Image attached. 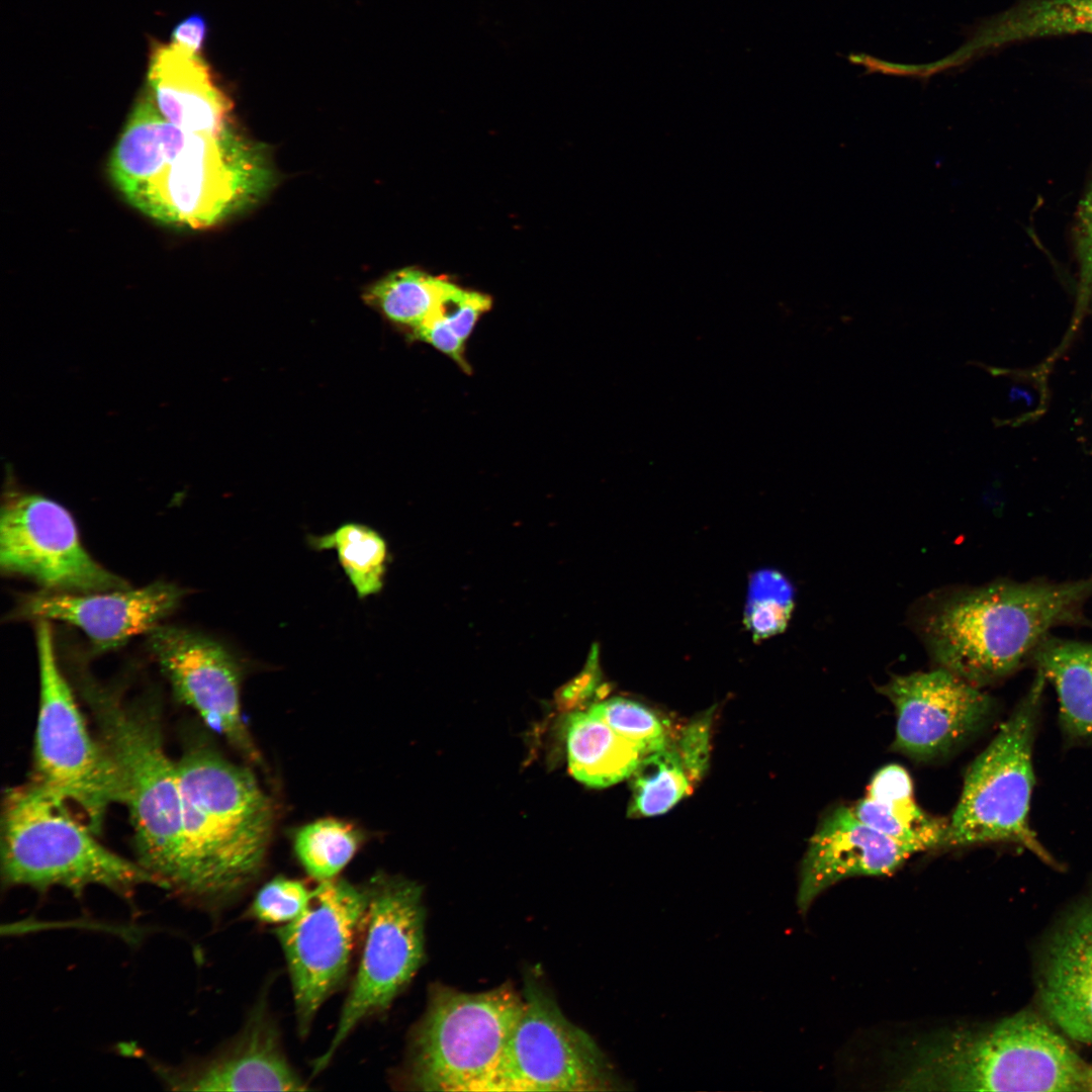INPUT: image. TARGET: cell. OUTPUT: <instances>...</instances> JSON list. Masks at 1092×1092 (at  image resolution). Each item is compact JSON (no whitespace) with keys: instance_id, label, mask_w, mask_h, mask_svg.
Instances as JSON below:
<instances>
[{"instance_id":"obj_12","label":"cell","mask_w":1092,"mask_h":1092,"mask_svg":"<svg viewBox=\"0 0 1092 1092\" xmlns=\"http://www.w3.org/2000/svg\"><path fill=\"white\" fill-rule=\"evenodd\" d=\"M367 907L366 886L332 879L312 890L308 906L297 918L276 928L301 1036L308 1033L322 1005L345 981Z\"/></svg>"},{"instance_id":"obj_36","label":"cell","mask_w":1092,"mask_h":1092,"mask_svg":"<svg viewBox=\"0 0 1092 1092\" xmlns=\"http://www.w3.org/2000/svg\"><path fill=\"white\" fill-rule=\"evenodd\" d=\"M1088 1089H1092V1070L1091 1069H1089Z\"/></svg>"},{"instance_id":"obj_29","label":"cell","mask_w":1092,"mask_h":1092,"mask_svg":"<svg viewBox=\"0 0 1092 1092\" xmlns=\"http://www.w3.org/2000/svg\"><path fill=\"white\" fill-rule=\"evenodd\" d=\"M356 829L341 820L320 819L301 827L294 849L305 872L318 882L335 879L359 846Z\"/></svg>"},{"instance_id":"obj_30","label":"cell","mask_w":1092,"mask_h":1092,"mask_svg":"<svg viewBox=\"0 0 1092 1092\" xmlns=\"http://www.w3.org/2000/svg\"><path fill=\"white\" fill-rule=\"evenodd\" d=\"M794 609V588L780 572L763 569L749 581L744 624L753 639H765L783 632Z\"/></svg>"},{"instance_id":"obj_33","label":"cell","mask_w":1092,"mask_h":1092,"mask_svg":"<svg viewBox=\"0 0 1092 1092\" xmlns=\"http://www.w3.org/2000/svg\"><path fill=\"white\" fill-rule=\"evenodd\" d=\"M711 712L674 732L672 743L698 783L708 769L711 740Z\"/></svg>"},{"instance_id":"obj_15","label":"cell","mask_w":1092,"mask_h":1092,"mask_svg":"<svg viewBox=\"0 0 1092 1092\" xmlns=\"http://www.w3.org/2000/svg\"><path fill=\"white\" fill-rule=\"evenodd\" d=\"M148 647L176 696L245 756L259 753L241 715L240 668L218 642L176 626L158 625Z\"/></svg>"},{"instance_id":"obj_26","label":"cell","mask_w":1092,"mask_h":1092,"mask_svg":"<svg viewBox=\"0 0 1092 1092\" xmlns=\"http://www.w3.org/2000/svg\"><path fill=\"white\" fill-rule=\"evenodd\" d=\"M451 283L417 268H402L373 284L364 298L391 322L413 330L432 314Z\"/></svg>"},{"instance_id":"obj_37","label":"cell","mask_w":1092,"mask_h":1092,"mask_svg":"<svg viewBox=\"0 0 1092 1092\" xmlns=\"http://www.w3.org/2000/svg\"><path fill=\"white\" fill-rule=\"evenodd\" d=\"M1089 303H1091V307H1092V298H1091V300H1090V302H1089Z\"/></svg>"},{"instance_id":"obj_31","label":"cell","mask_w":1092,"mask_h":1092,"mask_svg":"<svg viewBox=\"0 0 1092 1092\" xmlns=\"http://www.w3.org/2000/svg\"><path fill=\"white\" fill-rule=\"evenodd\" d=\"M589 710L643 755L663 748L675 732L668 720L630 699L611 698L593 705Z\"/></svg>"},{"instance_id":"obj_1","label":"cell","mask_w":1092,"mask_h":1092,"mask_svg":"<svg viewBox=\"0 0 1092 1092\" xmlns=\"http://www.w3.org/2000/svg\"><path fill=\"white\" fill-rule=\"evenodd\" d=\"M110 177L147 216L171 225H213L255 201L268 187L261 149L232 126L192 132L168 121L146 90L109 159Z\"/></svg>"},{"instance_id":"obj_13","label":"cell","mask_w":1092,"mask_h":1092,"mask_svg":"<svg viewBox=\"0 0 1092 1092\" xmlns=\"http://www.w3.org/2000/svg\"><path fill=\"white\" fill-rule=\"evenodd\" d=\"M0 566L44 590L87 594L130 587L86 551L63 506L16 488L7 491L1 508Z\"/></svg>"},{"instance_id":"obj_9","label":"cell","mask_w":1092,"mask_h":1092,"mask_svg":"<svg viewBox=\"0 0 1092 1092\" xmlns=\"http://www.w3.org/2000/svg\"><path fill=\"white\" fill-rule=\"evenodd\" d=\"M39 703L32 780L77 807L98 832L107 810L123 803L117 768L99 737L90 733L58 663L50 622L36 624Z\"/></svg>"},{"instance_id":"obj_4","label":"cell","mask_w":1092,"mask_h":1092,"mask_svg":"<svg viewBox=\"0 0 1092 1092\" xmlns=\"http://www.w3.org/2000/svg\"><path fill=\"white\" fill-rule=\"evenodd\" d=\"M1089 1069L1045 1021L1021 1012L981 1029L958 1028L909 1051L901 1091H1079Z\"/></svg>"},{"instance_id":"obj_27","label":"cell","mask_w":1092,"mask_h":1092,"mask_svg":"<svg viewBox=\"0 0 1092 1092\" xmlns=\"http://www.w3.org/2000/svg\"><path fill=\"white\" fill-rule=\"evenodd\" d=\"M317 550L335 549L358 598L379 593L383 586L388 550L385 540L374 529L347 523L324 536L310 537Z\"/></svg>"},{"instance_id":"obj_32","label":"cell","mask_w":1092,"mask_h":1092,"mask_svg":"<svg viewBox=\"0 0 1092 1092\" xmlns=\"http://www.w3.org/2000/svg\"><path fill=\"white\" fill-rule=\"evenodd\" d=\"M312 896L303 883L277 877L265 884L250 907L251 917L265 923L285 924L297 918Z\"/></svg>"},{"instance_id":"obj_35","label":"cell","mask_w":1092,"mask_h":1092,"mask_svg":"<svg viewBox=\"0 0 1092 1092\" xmlns=\"http://www.w3.org/2000/svg\"><path fill=\"white\" fill-rule=\"evenodd\" d=\"M208 27L204 17L191 14L180 21L171 32V41L192 52L200 53L206 39Z\"/></svg>"},{"instance_id":"obj_34","label":"cell","mask_w":1092,"mask_h":1092,"mask_svg":"<svg viewBox=\"0 0 1092 1092\" xmlns=\"http://www.w3.org/2000/svg\"><path fill=\"white\" fill-rule=\"evenodd\" d=\"M1076 242L1080 264L1078 309H1085L1092 293V182L1078 206Z\"/></svg>"},{"instance_id":"obj_25","label":"cell","mask_w":1092,"mask_h":1092,"mask_svg":"<svg viewBox=\"0 0 1092 1092\" xmlns=\"http://www.w3.org/2000/svg\"><path fill=\"white\" fill-rule=\"evenodd\" d=\"M629 815H661L686 798L697 782L672 743L642 756L631 775Z\"/></svg>"},{"instance_id":"obj_2","label":"cell","mask_w":1092,"mask_h":1092,"mask_svg":"<svg viewBox=\"0 0 1092 1092\" xmlns=\"http://www.w3.org/2000/svg\"><path fill=\"white\" fill-rule=\"evenodd\" d=\"M182 801L185 859L174 896L217 911L261 872L274 811L255 776L207 744L186 746L176 761Z\"/></svg>"},{"instance_id":"obj_24","label":"cell","mask_w":1092,"mask_h":1092,"mask_svg":"<svg viewBox=\"0 0 1092 1092\" xmlns=\"http://www.w3.org/2000/svg\"><path fill=\"white\" fill-rule=\"evenodd\" d=\"M1092 34V0H1022L988 21L975 40L977 49L1070 33Z\"/></svg>"},{"instance_id":"obj_28","label":"cell","mask_w":1092,"mask_h":1092,"mask_svg":"<svg viewBox=\"0 0 1092 1092\" xmlns=\"http://www.w3.org/2000/svg\"><path fill=\"white\" fill-rule=\"evenodd\" d=\"M490 306L491 299L486 294L465 290L451 283L433 313L413 329V337L430 344L468 370L464 360V343L479 317Z\"/></svg>"},{"instance_id":"obj_14","label":"cell","mask_w":1092,"mask_h":1092,"mask_svg":"<svg viewBox=\"0 0 1092 1092\" xmlns=\"http://www.w3.org/2000/svg\"><path fill=\"white\" fill-rule=\"evenodd\" d=\"M879 691L896 711L893 749L916 760L953 751L987 724L995 707L980 687L943 667L894 676Z\"/></svg>"},{"instance_id":"obj_19","label":"cell","mask_w":1092,"mask_h":1092,"mask_svg":"<svg viewBox=\"0 0 1092 1092\" xmlns=\"http://www.w3.org/2000/svg\"><path fill=\"white\" fill-rule=\"evenodd\" d=\"M147 79L158 110L174 125L207 133L233 126L232 102L215 83L200 53L172 41H154Z\"/></svg>"},{"instance_id":"obj_10","label":"cell","mask_w":1092,"mask_h":1092,"mask_svg":"<svg viewBox=\"0 0 1092 1092\" xmlns=\"http://www.w3.org/2000/svg\"><path fill=\"white\" fill-rule=\"evenodd\" d=\"M522 1013L479 1092L629 1090L595 1039L571 1022L535 974Z\"/></svg>"},{"instance_id":"obj_23","label":"cell","mask_w":1092,"mask_h":1092,"mask_svg":"<svg viewBox=\"0 0 1092 1092\" xmlns=\"http://www.w3.org/2000/svg\"><path fill=\"white\" fill-rule=\"evenodd\" d=\"M569 770L580 783L604 788L631 777L643 754L590 710L566 721Z\"/></svg>"},{"instance_id":"obj_22","label":"cell","mask_w":1092,"mask_h":1092,"mask_svg":"<svg viewBox=\"0 0 1092 1092\" xmlns=\"http://www.w3.org/2000/svg\"><path fill=\"white\" fill-rule=\"evenodd\" d=\"M1032 655L1037 670L1056 689L1066 739L1074 744H1091L1092 645L1045 637Z\"/></svg>"},{"instance_id":"obj_8","label":"cell","mask_w":1092,"mask_h":1092,"mask_svg":"<svg viewBox=\"0 0 1092 1092\" xmlns=\"http://www.w3.org/2000/svg\"><path fill=\"white\" fill-rule=\"evenodd\" d=\"M523 1005V994L510 985L481 993L432 986L410 1036L403 1083L421 1091L479 1092Z\"/></svg>"},{"instance_id":"obj_3","label":"cell","mask_w":1092,"mask_h":1092,"mask_svg":"<svg viewBox=\"0 0 1092 1092\" xmlns=\"http://www.w3.org/2000/svg\"><path fill=\"white\" fill-rule=\"evenodd\" d=\"M1092 596V574L1074 581L995 582L960 592L923 619L922 637L938 663L982 687L1016 671L1050 629L1077 622Z\"/></svg>"},{"instance_id":"obj_17","label":"cell","mask_w":1092,"mask_h":1092,"mask_svg":"<svg viewBox=\"0 0 1092 1092\" xmlns=\"http://www.w3.org/2000/svg\"><path fill=\"white\" fill-rule=\"evenodd\" d=\"M150 1067L173 1091H305L306 1082L291 1066L275 1022L261 1006L241 1033L207 1059L179 1066L156 1060Z\"/></svg>"},{"instance_id":"obj_7","label":"cell","mask_w":1092,"mask_h":1092,"mask_svg":"<svg viewBox=\"0 0 1092 1092\" xmlns=\"http://www.w3.org/2000/svg\"><path fill=\"white\" fill-rule=\"evenodd\" d=\"M1045 681L1037 670L1027 693L969 766L941 848L1009 843L1059 867L1029 823L1032 751Z\"/></svg>"},{"instance_id":"obj_16","label":"cell","mask_w":1092,"mask_h":1092,"mask_svg":"<svg viewBox=\"0 0 1092 1092\" xmlns=\"http://www.w3.org/2000/svg\"><path fill=\"white\" fill-rule=\"evenodd\" d=\"M184 595V589L164 581L87 594L43 589L19 599L9 619L63 621L81 629L95 650L107 651L149 633L178 607Z\"/></svg>"},{"instance_id":"obj_5","label":"cell","mask_w":1092,"mask_h":1092,"mask_svg":"<svg viewBox=\"0 0 1092 1092\" xmlns=\"http://www.w3.org/2000/svg\"><path fill=\"white\" fill-rule=\"evenodd\" d=\"M69 803L31 781L8 790L1 818V878L5 888L44 893L54 887L76 898L99 886L132 903L146 885L163 889L139 861L104 846L96 832L69 810Z\"/></svg>"},{"instance_id":"obj_21","label":"cell","mask_w":1092,"mask_h":1092,"mask_svg":"<svg viewBox=\"0 0 1092 1092\" xmlns=\"http://www.w3.org/2000/svg\"><path fill=\"white\" fill-rule=\"evenodd\" d=\"M851 808L862 822L916 853L942 846L948 820L933 817L917 805L912 780L899 764L880 768L867 796Z\"/></svg>"},{"instance_id":"obj_18","label":"cell","mask_w":1092,"mask_h":1092,"mask_svg":"<svg viewBox=\"0 0 1092 1092\" xmlns=\"http://www.w3.org/2000/svg\"><path fill=\"white\" fill-rule=\"evenodd\" d=\"M916 852L862 822L851 807L829 811L811 836L801 863L797 906L805 913L815 899L851 877L885 876Z\"/></svg>"},{"instance_id":"obj_20","label":"cell","mask_w":1092,"mask_h":1092,"mask_svg":"<svg viewBox=\"0 0 1092 1092\" xmlns=\"http://www.w3.org/2000/svg\"><path fill=\"white\" fill-rule=\"evenodd\" d=\"M1050 1018L1074 1039L1092 1043V894L1052 939L1039 978Z\"/></svg>"},{"instance_id":"obj_6","label":"cell","mask_w":1092,"mask_h":1092,"mask_svg":"<svg viewBox=\"0 0 1092 1092\" xmlns=\"http://www.w3.org/2000/svg\"><path fill=\"white\" fill-rule=\"evenodd\" d=\"M84 697L122 785L138 861L172 895L184 873L185 840L176 761L168 756L154 704L129 703L86 685Z\"/></svg>"},{"instance_id":"obj_11","label":"cell","mask_w":1092,"mask_h":1092,"mask_svg":"<svg viewBox=\"0 0 1092 1092\" xmlns=\"http://www.w3.org/2000/svg\"><path fill=\"white\" fill-rule=\"evenodd\" d=\"M365 937L357 974L336 1031L312 1066L322 1072L351 1032L385 1011L408 985L425 957L423 890L413 881L380 875L367 885Z\"/></svg>"}]
</instances>
